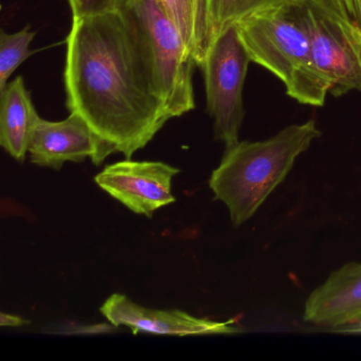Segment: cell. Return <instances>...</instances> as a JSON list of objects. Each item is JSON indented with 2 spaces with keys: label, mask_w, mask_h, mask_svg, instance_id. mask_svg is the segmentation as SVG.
Segmentation results:
<instances>
[{
  "label": "cell",
  "mask_w": 361,
  "mask_h": 361,
  "mask_svg": "<svg viewBox=\"0 0 361 361\" xmlns=\"http://www.w3.org/2000/svg\"><path fill=\"white\" fill-rule=\"evenodd\" d=\"M66 45L67 107L87 122L109 155L132 159L173 118L130 24L118 9L73 18Z\"/></svg>",
  "instance_id": "1"
},
{
  "label": "cell",
  "mask_w": 361,
  "mask_h": 361,
  "mask_svg": "<svg viewBox=\"0 0 361 361\" xmlns=\"http://www.w3.org/2000/svg\"><path fill=\"white\" fill-rule=\"evenodd\" d=\"M321 136L314 120L291 124L263 141H238L226 149L209 185L229 210L234 227L251 219L285 180L295 160Z\"/></svg>",
  "instance_id": "2"
},
{
  "label": "cell",
  "mask_w": 361,
  "mask_h": 361,
  "mask_svg": "<svg viewBox=\"0 0 361 361\" xmlns=\"http://www.w3.org/2000/svg\"><path fill=\"white\" fill-rule=\"evenodd\" d=\"M235 26L251 62L276 75L287 96L300 104H325L329 82L312 58L302 0L255 12Z\"/></svg>",
  "instance_id": "3"
},
{
  "label": "cell",
  "mask_w": 361,
  "mask_h": 361,
  "mask_svg": "<svg viewBox=\"0 0 361 361\" xmlns=\"http://www.w3.org/2000/svg\"><path fill=\"white\" fill-rule=\"evenodd\" d=\"M147 63L154 88L170 113L181 117L195 109V60L159 0H119Z\"/></svg>",
  "instance_id": "4"
},
{
  "label": "cell",
  "mask_w": 361,
  "mask_h": 361,
  "mask_svg": "<svg viewBox=\"0 0 361 361\" xmlns=\"http://www.w3.org/2000/svg\"><path fill=\"white\" fill-rule=\"evenodd\" d=\"M314 64L329 82V94L361 92V31L335 0H302Z\"/></svg>",
  "instance_id": "5"
},
{
  "label": "cell",
  "mask_w": 361,
  "mask_h": 361,
  "mask_svg": "<svg viewBox=\"0 0 361 361\" xmlns=\"http://www.w3.org/2000/svg\"><path fill=\"white\" fill-rule=\"evenodd\" d=\"M250 63L234 25L213 39L200 66L215 140L225 143L226 149L240 141L245 117L243 90Z\"/></svg>",
  "instance_id": "6"
},
{
  "label": "cell",
  "mask_w": 361,
  "mask_h": 361,
  "mask_svg": "<svg viewBox=\"0 0 361 361\" xmlns=\"http://www.w3.org/2000/svg\"><path fill=\"white\" fill-rule=\"evenodd\" d=\"M180 170L159 161H126L109 164L94 177L97 185L137 214L151 219L175 202L172 180Z\"/></svg>",
  "instance_id": "7"
},
{
  "label": "cell",
  "mask_w": 361,
  "mask_h": 361,
  "mask_svg": "<svg viewBox=\"0 0 361 361\" xmlns=\"http://www.w3.org/2000/svg\"><path fill=\"white\" fill-rule=\"evenodd\" d=\"M29 153L32 164L58 171L65 162H82L87 158L99 166L109 156L87 122L75 113L58 122L37 118L31 134Z\"/></svg>",
  "instance_id": "8"
},
{
  "label": "cell",
  "mask_w": 361,
  "mask_h": 361,
  "mask_svg": "<svg viewBox=\"0 0 361 361\" xmlns=\"http://www.w3.org/2000/svg\"><path fill=\"white\" fill-rule=\"evenodd\" d=\"M103 316L114 326H128L133 333L139 331L170 336L217 335L240 333L242 329L233 320L219 322L196 318L181 310H157L143 307L126 295L114 293L101 307Z\"/></svg>",
  "instance_id": "9"
},
{
  "label": "cell",
  "mask_w": 361,
  "mask_h": 361,
  "mask_svg": "<svg viewBox=\"0 0 361 361\" xmlns=\"http://www.w3.org/2000/svg\"><path fill=\"white\" fill-rule=\"evenodd\" d=\"M305 322L336 329L361 319V263H350L329 274L304 306Z\"/></svg>",
  "instance_id": "10"
},
{
  "label": "cell",
  "mask_w": 361,
  "mask_h": 361,
  "mask_svg": "<svg viewBox=\"0 0 361 361\" xmlns=\"http://www.w3.org/2000/svg\"><path fill=\"white\" fill-rule=\"evenodd\" d=\"M39 117L24 78H16L0 92V145L18 161H24L29 152Z\"/></svg>",
  "instance_id": "11"
},
{
  "label": "cell",
  "mask_w": 361,
  "mask_h": 361,
  "mask_svg": "<svg viewBox=\"0 0 361 361\" xmlns=\"http://www.w3.org/2000/svg\"><path fill=\"white\" fill-rule=\"evenodd\" d=\"M180 31L196 66H202L212 44L210 0H159Z\"/></svg>",
  "instance_id": "12"
},
{
  "label": "cell",
  "mask_w": 361,
  "mask_h": 361,
  "mask_svg": "<svg viewBox=\"0 0 361 361\" xmlns=\"http://www.w3.org/2000/svg\"><path fill=\"white\" fill-rule=\"evenodd\" d=\"M288 1L291 0H210L212 42L243 18Z\"/></svg>",
  "instance_id": "13"
},
{
  "label": "cell",
  "mask_w": 361,
  "mask_h": 361,
  "mask_svg": "<svg viewBox=\"0 0 361 361\" xmlns=\"http://www.w3.org/2000/svg\"><path fill=\"white\" fill-rule=\"evenodd\" d=\"M35 37L30 25L16 33L0 32V92L5 90L16 69L28 60L35 51L30 44Z\"/></svg>",
  "instance_id": "14"
},
{
  "label": "cell",
  "mask_w": 361,
  "mask_h": 361,
  "mask_svg": "<svg viewBox=\"0 0 361 361\" xmlns=\"http://www.w3.org/2000/svg\"><path fill=\"white\" fill-rule=\"evenodd\" d=\"M73 18H90L116 11L119 0H68Z\"/></svg>",
  "instance_id": "15"
},
{
  "label": "cell",
  "mask_w": 361,
  "mask_h": 361,
  "mask_svg": "<svg viewBox=\"0 0 361 361\" xmlns=\"http://www.w3.org/2000/svg\"><path fill=\"white\" fill-rule=\"evenodd\" d=\"M346 18L361 31V0H335Z\"/></svg>",
  "instance_id": "16"
},
{
  "label": "cell",
  "mask_w": 361,
  "mask_h": 361,
  "mask_svg": "<svg viewBox=\"0 0 361 361\" xmlns=\"http://www.w3.org/2000/svg\"><path fill=\"white\" fill-rule=\"evenodd\" d=\"M29 321L20 318V317L14 316V314H5L1 312L0 314V326L1 327H20L28 324Z\"/></svg>",
  "instance_id": "17"
},
{
  "label": "cell",
  "mask_w": 361,
  "mask_h": 361,
  "mask_svg": "<svg viewBox=\"0 0 361 361\" xmlns=\"http://www.w3.org/2000/svg\"><path fill=\"white\" fill-rule=\"evenodd\" d=\"M334 331H336V333L361 334V319L357 322L350 323V324L334 329Z\"/></svg>",
  "instance_id": "18"
}]
</instances>
